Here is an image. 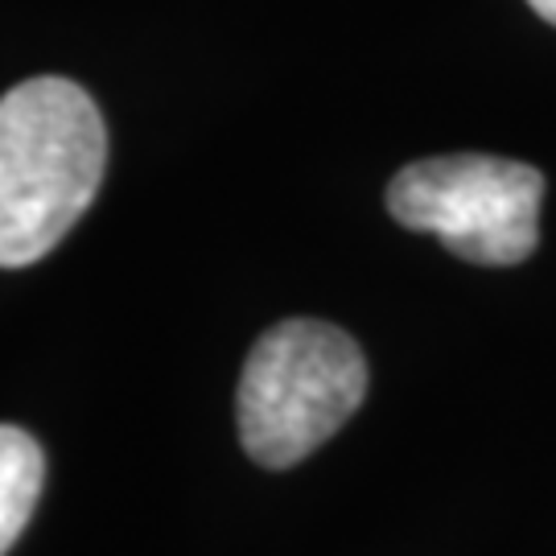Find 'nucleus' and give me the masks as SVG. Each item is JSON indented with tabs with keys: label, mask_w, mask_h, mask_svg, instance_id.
Segmentation results:
<instances>
[{
	"label": "nucleus",
	"mask_w": 556,
	"mask_h": 556,
	"mask_svg": "<svg viewBox=\"0 0 556 556\" xmlns=\"http://www.w3.org/2000/svg\"><path fill=\"white\" fill-rule=\"evenodd\" d=\"M108 165L96 100L71 79H29L0 100V268L54 252Z\"/></svg>",
	"instance_id": "nucleus-1"
},
{
	"label": "nucleus",
	"mask_w": 556,
	"mask_h": 556,
	"mask_svg": "<svg viewBox=\"0 0 556 556\" xmlns=\"http://www.w3.org/2000/svg\"><path fill=\"white\" fill-rule=\"evenodd\" d=\"M367 363L330 321L293 318L252 346L239 379V441L268 470L298 466L355 417Z\"/></svg>",
	"instance_id": "nucleus-2"
},
{
	"label": "nucleus",
	"mask_w": 556,
	"mask_h": 556,
	"mask_svg": "<svg viewBox=\"0 0 556 556\" xmlns=\"http://www.w3.org/2000/svg\"><path fill=\"white\" fill-rule=\"evenodd\" d=\"M544 174L523 161L450 153L404 165L388 186V211L408 231L438 236L470 264H523L536 252Z\"/></svg>",
	"instance_id": "nucleus-3"
},
{
	"label": "nucleus",
	"mask_w": 556,
	"mask_h": 556,
	"mask_svg": "<svg viewBox=\"0 0 556 556\" xmlns=\"http://www.w3.org/2000/svg\"><path fill=\"white\" fill-rule=\"evenodd\" d=\"M41 478H46V457L38 441L21 433L17 425H0V556L13 548V540L34 516Z\"/></svg>",
	"instance_id": "nucleus-4"
},
{
	"label": "nucleus",
	"mask_w": 556,
	"mask_h": 556,
	"mask_svg": "<svg viewBox=\"0 0 556 556\" xmlns=\"http://www.w3.org/2000/svg\"><path fill=\"white\" fill-rule=\"evenodd\" d=\"M528 4H532L544 21H553V25H556V0H528Z\"/></svg>",
	"instance_id": "nucleus-5"
}]
</instances>
